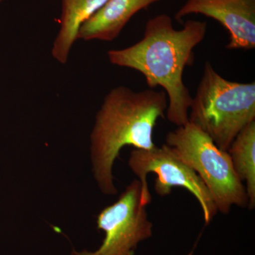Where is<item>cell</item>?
<instances>
[{
	"instance_id": "1",
	"label": "cell",
	"mask_w": 255,
	"mask_h": 255,
	"mask_svg": "<svg viewBox=\"0 0 255 255\" xmlns=\"http://www.w3.org/2000/svg\"><path fill=\"white\" fill-rule=\"evenodd\" d=\"M207 28L206 21L191 19L177 30L169 15H157L146 23L140 41L123 49L110 50L109 59L114 65L141 73L150 89L162 87L168 100L167 120L182 127L189 123L192 101L183 75L194 63V49L205 38Z\"/></svg>"
},
{
	"instance_id": "2",
	"label": "cell",
	"mask_w": 255,
	"mask_h": 255,
	"mask_svg": "<svg viewBox=\"0 0 255 255\" xmlns=\"http://www.w3.org/2000/svg\"><path fill=\"white\" fill-rule=\"evenodd\" d=\"M167 106L164 90L135 92L119 86L106 95L91 135L94 174L104 194L117 193L112 168L124 146L139 150L155 147L154 128L158 119L164 118Z\"/></svg>"
},
{
	"instance_id": "3",
	"label": "cell",
	"mask_w": 255,
	"mask_h": 255,
	"mask_svg": "<svg viewBox=\"0 0 255 255\" xmlns=\"http://www.w3.org/2000/svg\"><path fill=\"white\" fill-rule=\"evenodd\" d=\"M255 122V82L223 78L209 61L204 65L189 112V122L227 151L238 133Z\"/></svg>"
},
{
	"instance_id": "4",
	"label": "cell",
	"mask_w": 255,
	"mask_h": 255,
	"mask_svg": "<svg viewBox=\"0 0 255 255\" xmlns=\"http://www.w3.org/2000/svg\"><path fill=\"white\" fill-rule=\"evenodd\" d=\"M165 144L199 176L218 212L228 214L233 206H248L246 187L235 172L229 154L201 129L189 122L168 132Z\"/></svg>"
},
{
	"instance_id": "5",
	"label": "cell",
	"mask_w": 255,
	"mask_h": 255,
	"mask_svg": "<svg viewBox=\"0 0 255 255\" xmlns=\"http://www.w3.org/2000/svg\"><path fill=\"white\" fill-rule=\"evenodd\" d=\"M128 166L141 183L142 203L145 205L152 201L147 176L153 173L156 175L154 189L159 196L169 195L174 188H183L199 202L206 224L217 214L214 199L201 178L166 144L151 150L134 149L130 152Z\"/></svg>"
},
{
	"instance_id": "6",
	"label": "cell",
	"mask_w": 255,
	"mask_h": 255,
	"mask_svg": "<svg viewBox=\"0 0 255 255\" xmlns=\"http://www.w3.org/2000/svg\"><path fill=\"white\" fill-rule=\"evenodd\" d=\"M142 185L132 181L118 201L97 216V228L105 233L97 251H73L72 255H135L139 243L152 237L153 226L142 203Z\"/></svg>"
},
{
	"instance_id": "7",
	"label": "cell",
	"mask_w": 255,
	"mask_h": 255,
	"mask_svg": "<svg viewBox=\"0 0 255 255\" xmlns=\"http://www.w3.org/2000/svg\"><path fill=\"white\" fill-rule=\"evenodd\" d=\"M190 14L204 15L226 28L228 49L255 48V0H187L174 18L179 22Z\"/></svg>"
},
{
	"instance_id": "8",
	"label": "cell",
	"mask_w": 255,
	"mask_h": 255,
	"mask_svg": "<svg viewBox=\"0 0 255 255\" xmlns=\"http://www.w3.org/2000/svg\"><path fill=\"white\" fill-rule=\"evenodd\" d=\"M161 1L163 0H107L97 12L82 23L78 39L114 41L134 15Z\"/></svg>"
},
{
	"instance_id": "9",
	"label": "cell",
	"mask_w": 255,
	"mask_h": 255,
	"mask_svg": "<svg viewBox=\"0 0 255 255\" xmlns=\"http://www.w3.org/2000/svg\"><path fill=\"white\" fill-rule=\"evenodd\" d=\"M107 0H62L60 28L52 48L57 61L65 64L74 43L78 39L79 29Z\"/></svg>"
},
{
	"instance_id": "10",
	"label": "cell",
	"mask_w": 255,
	"mask_h": 255,
	"mask_svg": "<svg viewBox=\"0 0 255 255\" xmlns=\"http://www.w3.org/2000/svg\"><path fill=\"white\" fill-rule=\"evenodd\" d=\"M233 168L241 182L246 183L248 207H255V122L238 133L228 147Z\"/></svg>"
},
{
	"instance_id": "11",
	"label": "cell",
	"mask_w": 255,
	"mask_h": 255,
	"mask_svg": "<svg viewBox=\"0 0 255 255\" xmlns=\"http://www.w3.org/2000/svg\"><path fill=\"white\" fill-rule=\"evenodd\" d=\"M2 1V0H0V1Z\"/></svg>"
}]
</instances>
